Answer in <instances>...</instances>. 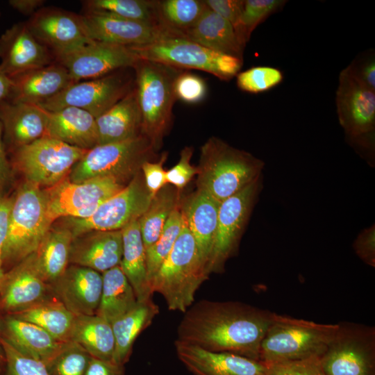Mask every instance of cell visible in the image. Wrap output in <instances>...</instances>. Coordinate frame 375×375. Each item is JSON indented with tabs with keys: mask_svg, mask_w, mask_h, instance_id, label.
<instances>
[{
	"mask_svg": "<svg viewBox=\"0 0 375 375\" xmlns=\"http://www.w3.org/2000/svg\"><path fill=\"white\" fill-rule=\"evenodd\" d=\"M140 60L129 47L93 41L55 58L74 82L102 77L115 70L133 67Z\"/></svg>",
	"mask_w": 375,
	"mask_h": 375,
	"instance_id": "obj_17",
	"label": "cell"
},
{
	"mask_svg": "<svg viewBox=\"0 0 375 375\" xmlns=\"http://www.w3.org/2000/svg\"><path fill=\"white\" fill-rule=\"evenodd\" d=\"M91 358L81 346L69 340L45 365L51 375H85Z\"/></svg>",
	"mask_w": 375,
	"mask_h": 375,
	"instance_id": "obj_41",
	"label": "cell"
},
{
	"mask_svg": "<svg viewBox=\"0 0 375 375\" xmlns=\"http://www.w3.org/2000/svg\"><path fill=\"white\" fill-rule=\"evenodd\" d=\"M264 162L212 137L202 146L197 189L221 203L261 178Z\"/></svg>",
	"mask_w": 375,
	"mask_h": 375,
	"instance_id": "obj_2",
	"label": "cell"
},
{
	"mask_svg": "<svg viewBox=\"0 0 375 375\" xmlns=\"http://www.w3.org/2000/svg\"><path fill=\"white\" fill-rule=\"evenodd\" d=\"M339 122L345 135L356 145L374 147L375 91L359 81L347 68L339 75L335 97Z\"/></svg>",
	"mask_w": 375,
	"mask_h": 375,
	"instance_id": "obj_12",
	"label": "cell"
},
{
	"mask_svg": "<svg viewBox=\"0 0 375 375\" xmlns=\"http://www.w3.org/2000/svg\"><path fill=\"white\" fill-rule=\"evenodd\" d=\"M135 71V90L142 117V135L158 147L172 119L176 100L174 85L180 73L177 68L140 59Z\"/></svg>",
	"mask_w": 375,
	"mask_h": 375,
	"instance_id": "obj_6",
	"label": "cell"
},
{
	"mask_svg": "<svg viewBox=\"0 0 375 375\" xmlns=\"http://www.w3.org/2000/svg\"><path fill=\"white\" fill-rule=\"evenodd\" d=\"M265 375V374H264Z\"/></svg>",
	"mask_w": 375,
	"mask_h": 375,
	"instance_id": "obj_60",
	"label": "cell"
},
{
	"mask_svg": "<svg viewBox=\"0 0 375 375\" xmlns=\"http://www.w3.org/2000/svg\"><path fill=\"white\" fill-rule=\"evenodd\" d=\"M4 365L0 366V375L3 374Z\"/></svg>",
	"mask_w": 375,
	"mask_h": 375,
	"instance_id": "obj_58",
	"label": "cell"
},
{
	"mask_svg": "<svg viewBox=\"0 0 375 375\" xmlns=\"http://www.w3.org/2000/svg\"><path fill=\"white\" fill-rule=\"evenodd\" d=\"M158 312L159 308L151 299L138 301L135 307L111 323L115 342V362L124 365L128 361L135 340Z\"/></svg>",
	"mask_w": 375,
	"mask_h": 375,
	"instance_id": "obj_33",
	"label": "cell"
},
{
	"mask_svg": "<svg viewBox=\"0 0 375 375\" xmlns=\"http://www.w3.org/2000/svg\"><path fill=\"white\" fill-rule=\"evenodd\" d=\"M85 375H125L124 365L92 357Z\"/></svg>",
	"mask_w": 375,
	"mask_h": 375,
	"instance_id": "obj_53",
	"label": "cell"
},
{
	"mask_svg": "<svg viewBox=\"0 0 375 375\" xmlns=\"http://www.w3.org/2000/svg\"><path fill=\"white\" fill-rule=\"evenodd\" d=\"M14 150L17 168L28 182L40 187L61 181L88 151L49 136Z\"/></svg>",
	"mask_w": 375,
	"mask_h": 375,
	"instance_id": "obj_9",
	"label": "cell"
},
{
	"mask_svg": "<svg viewBox=\"0 0 375 375\" xmlns=\"http://www.w3.org/2000/svg\"><path fill=\"white\" fill-rule=\"evenodd\" d=\"M181 35L215 51L243 58L244 46L232 25L208 6L194 25Z\"/></svg>",
	"mask_w": 375,
	"mask_h": 375,
	"instance_id": "obj_30",
	"label": "cell"
},
{
	"mask_svg": "<svg viewBox=\"0 0 375 375\" xmlns=\"http://www.w3.org/2000/svg\"><path fill=\"white\" fill-rule=\"evenodd\" d=\"M73 238L68 227L51 228L31 255L38 272L49 284L57 280L69 266Z\"/></svg>",
	"mask_w": 375,
	"mask_h": 375,
	"instance_id": "obj_32",
	"label": "cell"
},
{
	"mask_svg": "<svg viewBox=\"0 0 375 375\" xmlns=\"http://www.w3.org/2000/svg\"><path fill=\"white\" fill-rule=\"evenodd\" d=\"M203 1L210 9L226 19L232 25L239 40L245 47L241 35V17L244 1L206 0Z\"/></svg>",
	"mask_w": 375,
	"mask_h": 375,
	"instance_id": "obj_47",
	"label": "cell"
},
{
	"mask_svg": "<svg viewBox=\"0 0 375 375\" xmlns=\"http://www.w3.org/2000/svg\"><path fill=\"white\" fill-rule=\"evenodd\" d=\"M101 296L97 315L110 324L138 303L135 292L119 265L102 273Z\"/></svg>",
	"mask_w": 375,
	"mask_h": 375,
	"instance_id": "obj_35",
	"label": "cell"
},
{
	"mask_svg": "<svg viewBox=\"0 0 375 375\" xmlns=\"http://www.w3.org/2000/svg\"><path fill=\"white\" fill-rule=\"evenodd\" d=\"M12 88V79L0 69V103L9 100Z\"/></svg>",
	"mask_w": 375,
	"mask_h": 375,
	"instance_id": "obj_56",
	"label": "cell"
},
{
	"mask_svg": "<svg viewBox=\"0 0 375 375\" xmlns=\"http://www.w3.org/2000/svg\"><path fill=\"white\" fill-rule=\"evenodd\" d=\"M165 160L164 156L157 162L147 160L141 166L145 185L153 197L167 185L166 171L162 167Z\"/></svg>",
	"mask_w": 375,
	"mask_h": 375,
	"instance_id": "obj_50",
	"label": "cell"
},
{
	"mask_svg": "<svg viewBox=\"0 0 375 375\" xmlns=\"http://www.w3.org/2000/svg\"><path fill=\"white\" fill-rule=\"evenodd\" d=\"M44 110L47 119V136L86 150L98 144L96 118L88 111L76 107Z\"/></svg>",
	"mask_w": 375,
	"mask_h": 375,
	"instance_id": "obj_28",
	"label": "cell"
},
{
	"mask_svg": "<svg viewBox=\"0 0 375 375\" xmlns=\"http://www.w3.org/2000/svg\"><path fill=\"white\" fill-rule=\"evenodd\" d=\"M122 180L112 176L81 183L62 180L44 191L49 221L53 223L62 217H89L105 201L125 187Z\"/></svg>",
	"mask_w": 375,
	"mask_h": 375,
	"instance_id": "obj_10",
	"label": "cell"
},
{
	"mask_svg": "<svg viewBox=\"0 0 375 375\" xmlns=\"http://www.w3.org/2000/svg\"><path fill=\"white\" fill-rule=\"evenodd\" d=\"M56 299L30 256L5 272L0 286L1 314L12 315Z\"/></svg>",
	"mask_w": 375,
	"mask_h": 375,
	"instance_id": "obj_18",
	"label": "cell"
},
{
	"mask_svg": "<svg viewBox=\"0 0 375 375\" xmlns=\"http://www.w3.org/2000/svg\"><path fill=\"white\" fill-rule=\"evenodd\" d=\"M176 355L194 375H264L263 365L240 355L212 352L175 341Z\"/></svg>",
	"mask_w": 375,
	"mask_h": 375,
	"instance_id": "obj_22",
	"label": "cell"
},
{
	"mask_svg": "<svg viewBox=\"0 0 375 375\" xmlns=\"http://www.w3.org/2000/svg\"><path fill=\"white\" fill-rule=\"evenodd\" d=\"M351 73L362 84L375 91V60L374 53H365L347 66Z\"/></svg>",
	"mask_w": 375,
	"mask_h": 375,
	"instance_id": "obj_49",
	"label": "cell"
},
{
	"mask_svg": "<svg viewBox=\"0 0 375 375\" xmlns=\"http://www.w3.org/2000/svg\"><path fill=\"white\" fill-rule=\"evenodd\" d=\"M321 357L326 375H374L375 331L369 326L338 324Z\"/></svg>",
	"mask_w": 375,
	"mask_h": 375,
	"instance_id": "obj_11",
	"label": "cell"
},
{
	"mask_svg": "<svg viewBox=\"0 0 375 375\" xmlns=\"http://www.w3.org/2000/svg\"><path fill=\"white\" fill-rule=\"evenodd\" d=\"M133 81L120 72H112L102 77L74 82L53 97L38 104L49 111L65 107L85 110L98 117L134 87Z\"/></svg>",
	"mask_w": 375,
	"mask_h": 375,
	"instance_id": "obj_14",
	"label": "cell"
},
{
	"mask_svg": "<svg viewBox=\"0 0 375 375\" xmlns=\"http://www.w3.org/2000/svg\"><path fill=\"white\" fill-rule=\"evenodd\" d=\"M102 285L101 273L73 264L50 284L56 298L76 316L97 313Z\"/></svg>",
	"mask_w": 375,
	"mask_h": 375,
	"instance_id": "obj_21",
	"label": "cell"
},
{
	"mask_svg": "<svg viewBox=\"0 0 375 375\" xmlns=\"http://www.w3.org/2000/svg\"><path fill=\"white\" fill-rule=\"evenodd\" d=\"M176 99L188 103H196L202 101L207 93L205 81L199 76L189 73L180 72L174 85Z\"/></svg>",
	"mask_w": 375,
	"mask_h": 375,
	"instance_id": "obj_46",
	"label": "cell"
},
{
	"mask_svg": "<svg viewBox=\"0 0 375 375\" xmlns=\"http://www.w3.org/2000/svg\"><path fill=\"white\" fill-rule=\"evenodd\" d=\"M321 357L312 356L299 360L262 364L264 366L265 375H326Z\"/></svg>",
	"mask_w": 375,
	"mask_h": 375,
	"instance_id": "obj_45",
	"label": "cell"
},
{
	"mask_svg": "<svg viewBox=\"0 0 375 375\" xmlns=\"http://www.w3.org/2000/svg\"><path fill=\"white\" fill-rule=\"evenodd\" d=\"M122 257V230L95 231L73 238L69 264L103 273L120 264Z\"/></svg>",
	"mask_w": 375,
	"mask_h": 375,
	"instance_id": "obj_23",
	"label": "cell"
},
{
	"mask_svg": "<svg viewBox=\"0 0 375 375\" xmlns=\"http://www.w3.org/2000/svg\"><path fill=\"white\" fill-rule=\"evenodd\" d=\"M3 135V126L0 120V190L9 183L10 178V167L6 156Z\"/></svg>",
	"mask_w": 375,
	"mask_h": 375,
	"instance_id": "obj_54",
	"label": "cell"
},
{
	"mask_svg": "<svg viewBox=\"0 0 375 375\" xmlns=\"http://www.w3.org/2000/svg\"><path fill=\"white\" fill-rule=\"evenodd\" d=\"M43 0H10L9 5L20 13L32 16L44 3Z\"/></svg>",
	"mask_w": 375,
	"mask_h": 375,
	"instance_id": "obj_55",
	"label": "cell"
},
{
	"mask_svg": "<svg viewBox=\"0 0 375 375\" xmlns=\"http://www.w3.org/2000/svg\"><path fill=\"white\" fill-rule=\"evenodd\" d=\"M153 149L151 141L142 134L122 142L98 144L88 150L73 167L69 181L81 183L107 176L123 179L141 169Z\"/></svg>",
	"mask_w": 375,
	"mask_h": 375,
	"instance_id": "obj_8",
	"label": "cell"
},
{
	"mask_svg": "<svg viewBox=\"0 0 375 375\" xmlns=\"http://www.w3.org/2000/svg\"><path fill=\"white\" fill-rule=\"evenodd\" d=\"M238 87L249 93L266 92L281 83L283 73L277 68L258 66L249 68L237 75Z\"/></svg>",
	"mask_w": 375,
	"mask_h": 375,
	"instance_id": "obj_42",
	"label": "cell"
},
{
	"mask_svg": "<svg viewBox=\"0 0 375 375\" xmlns=\"http://www.w3.org/2000/svg\"><path fill=\"white\" fill-rule=\"evenodd\" d=\"M1 338L19 352L48 363L65 342H60L39 326L13 315L1 314Z\"/></svg>",
	"mask_w": 375,
	"mask_h": 375,
	"instance_id": "obj_25",
	"label": "cell"
},
{
	"mask_svg": "<svg viewBox=\"0 0 375 375\" xmlns=\"http://www.w3.org/2000/svg\"><path fill=\"white\" fill-rule=\"evenodd\" d=\"M206 7L203 1L198 0L158 1L160 21L169 30L183 34L194 25Z\"/></svg>",
	"mask_w": 375,
	"mask_h": 375,
	"instance_id": "obj_39",
	"label": "cell"
},
{
	"mask_svg": "<svg viewBox=\"0 0 375 375\" xmlns=\"http://www.w3.org/2000/svg\"><path fill=\"white\" fill-rule=\"evenodd\" d=\"M219 204L206 192L197 189L185 200L181 209L206 271L214 247Z\"/></svg>",
	"mask_w": 375,
	"mask_h": 375,
	"instance_id": "obj_27",
	"label": "cell"
},
{
	"mask_svg": "<svg viewBox=\"0 0 375 375\" xmlns=\"http://www.w3.org/2000/svg\"><path fill=\"white\" fill-rule=\"evenodd\" d=\"M274 314L240 301L201 300L184 312L176 340L259 361L260 343Z\"/></svg>",
	"mask_w": 375,
	"mask_h": 375,
	"instance_id": "obj_1",
	"label": "cell"
},
{
	"mask_svg": "<svg viewBox=\"0 0 375 375\" xmlns=\"http://www.w3.org/2000/svg\"><path fill=\"white\" fill-rule=\"evenodd\" d=\"M36 40L54 58L94 41L89 36L82 15L58 8H41L26 22Z\"/></svg>",
	"mask_w": 375,
	"mask_h": 375,
	"instance_id": "obj_16",
	"label": "cell"
},
{
	"mask_svg": "<svg viewBox=\"0 0 375 375\" xmlns=\"http://www.w3.org/2000/svg\"><path fill=\"white\" fill-rule=\"evenodd\" d=\"M129 47L140 59L201 70L223 81L236 76L243 63L242 59L208 49L172 31L151 44Z\"/></svg>",
	"mask_w": 375,
	"mask_h": 375,
	"instance_id": "obj_7",
	"label": "cell"
},
{
	"mask_svg": "<svg viewBox=\"0 0 375 375\" xmlns=\"http://www.w3.org/2000/svg\"><path fill=\"white\" fill-rule=\"evenodd\" d=\"M285 2L283 0L244 1L241 17V35L245 44L254 29L270 15L281 9Z\"/></svg>",
	"mask_w": 375,
	"mask_h": 375,
	"instance_id": "obj_43",
	"label": "cell"
},
{
	"mask_svg": "<svg viewBox=\"0 0 375 375\" xmlns=\"http://www.w3.org/2000/svg\"><path fill=\"white\" fill-rule=\"evenodd\" d=\"M5 354L2 375H51L40 360L25 355L1 338Z\"/></svg>",
	"mask_w": 375,
	"mask_h": 375,
	"instance_id": "obj_44",
	"label": "cell"
},
{
	"mask_svg": "<svg viewBox=\"0 0 375 375\" xmlns=\"http://www.w3.org/2000/svg\"><path fill=\"white\" fill-rule=\"evenodd\" d=\"M96 124L98 144L122 142L142 134V117L135 88L97 117Z\"/></svg>",
	"mask_w": 375,
	"mask_h": 375,
	"instance_id": "obj_29",
	"label": "cell"
},
{
	"mask_svg": "<svg viewBox=\"0 0 375 375\" xmlns=\"http://www.w3.org/2000/svg\"><path fill=\"white\" fill-rule=\"evenodd\" d=\"M122 257L119 266L131 285L138 301L151 299L147 272L146 249L138 219L122 229Z\"/></svg>",
	"mask_w": 375,
	"mask_h": 375,
	"instance_id": "obj_31",
	"label": "cell"
},
{
	"mask_svg": "<svg viewBox=\"0 0 375 375\" xmlns=\"http://www.w3.org/2000/svg\"><path fill=\"white\" fill-rule=\"evenodd\" d=\"M83 20L90 38L94 41L124 47L151 44L171 30L101 11H86Z\"/></svg>",
	"mask_w": 375,
	"mask_h": 375,
	"instance_id": "obj_19",
	"label": "cell"
},
{
	"mask_svg": "<svg viewBox=\"0 0 375 375\" xmlns=\"http://www.w3.org/2000/svg\"><path fill=\"white\" fill-rule=\"evenodd\" d=\"M83 2L86 11L106 12L131 20L152 25H162L159 18L158 1L144 0H87Z\"/></svg>",
	"mask_w": 375,
	"mask_h": 375,
	"instance_id": "obj_38",
	"label": "cell"
},
{
	"mask_svg": "<svg viewBox=\"0 0 375 375\" xmlns=\"http://www.w3.org/2000/svg\"><path fill=\"white\" fill-rule=\"evenodd\" d=\"M0 15H1V13H0Z\"/></svg>",
	"mask_w": 375,
	"mask_h": 375,
	"instance_id": "obj_59",
	"label": "cell"
},
{
	"mask_svg": "<svg viewBox=\"0 0 375 375\" xmlns=\"http://www.w3.org/2000/svg\"><path fill=\"white\" fill-rule=\"evenodd\" d=\"M51 224L44 191L26 181L11 198L3 254L5 272L38 249Z\"/></svg>",
	"mask_w": 375,
	"mask_h": 375,
	"instance_id": "obj_5",
	"label": "cell"
},
{
	"mask_svg": "<svg viewBox=\"0 0 375 375\" xmlns=\"http://www.w3.org/2000/svg\"><path fill=\"white\" fill-rule=\"evenodd\" d=\"M208 276L184 220L172 249L149 283L151 292L160 294L169 310L184 313L192 305L197 290Z\"/></svg>",
	"mask_w": 375,
	"mask_h": 375,
	"instance_id": "obj_3",
	"label": "cell"
},
{
	"mask_svg": "<svg viewBox=\"0 0 375 375\" xmlns=\"http://www.w3.org/2000/svg\"><path fill=\"white\" fill-rule=\"evenodd\" d=\"M11 315L39 326L60 342L71 339L75 315L57 299Z\"/></svg>",
	"mask_w": 375,
	"mask_h": 375,
	"instance_id": "obj_36",
	"label": "cell"
},
{
	"mask_svg": "<svg viewBox=\"0 0 375 375\" xmlns=\"http://www.w3.org/2000/svg\"><path fill=\"white\" fill-rule=\"evenodd\" d=\"M0 120L5 140L13 149L47 136V116L38 104L2 101Z\"/></svg>",
	"mask_w": 375,
	"mask_h": 375,
	"instance_id": "obj_26",
	"label": "cell"
},
{
	"mask_svg": "<svg viewBox=\"0 0 375 375\" xmlns=\"http://www.w3.org/2000/svg\"><path fill=\"white\" fill-rule=\"evenodd\" d=\"M260 186L261 178L220 203L208 275L223 272L225 262L236 250Z\"/></svg>",
	"mask_w": 375,
	"mask_h": 375,
	"instance_id": "obj_15",
	"label": "cell"
},
{
	"mask_svg": "<svg viewBox=\"0 0 375 375\" xmlns=\"http://www.w3.org/2000/svg\"><path fill=\"white\" fill-rule=\"evenodd\" d=\"M152 198L144 178L136 174L127 185L105 201L89 217H69L68 228L74 238L90 231L122 230L141 217Z\"/></svg>",
	"mask_w": 375,
	"mask_h": 375,
	"instance_id": "obj_13",
	"label": "cell"
},
{
	"mask_svg": "<svg viewBox=\"0 0 375 375\" xmlns=\"http://www.w3.org/2000/svg\"><path fill=\"white\" fill-rule=\"evenodd\" d=\"M177 207V192L172 186L166 185L152 198L147 209L138 219L145 249L158 240L166 222Z\"/></svg>",
	"mask_w": 375,
	"mask_h": 375,
	"instance_id": "obj_37",
	"label": "cell"
},
{
	"mask_svg": "<svg viewBox=\"0 0 375 375\" xmlns=\"http://www.w3.org/2000/svg\"><path fill=\"white\" fill-rule=\"evenodd\" d=\"M353 247L356 255L367 265L375 267V226L363 229L355 239Z\"/></svg>",
	"mask_w": 375,
	"mask_h": 375,
	"instance_id": "obj_51",
	"label": "cell"
},
{
	"mask_svg": "<svg viewBox=\"0 0 375 375\" xmlns=\"http://www.w3.org/2000/svg\"><path fill=\"white\" fill-rule=\"evenodd\" d=\"M1 312L0 309V318H1ZM5 365V354L4 351L2 347L1 344V333H0V366Z\"/></svg>",
	"mask_w": 375,
	"mask_h": 375,
	"instance_id": "obj_57",
	"label": "cell"
},
{
	"mask_svg": "<svg viewBox=\"0 0 375 375\" xmlns=\"http://www.w3.org/2000/svg\"><path fill=\"white\" fill-rule=\"evenodd\" d=\"M339 324L274 314L260 346L259 362L272 363L322 356Z\"/></svg>",
	"mask_w": 375,
	"mask_h": 375,
	"instance_id": "obj_4",
	"label": "cell"
},
{
	"mask_svg": "<svg viewBox=\"0 0 375 375\" xmlns=\"http://www.w3.org/2000/svg\"><path fill=\"white\" fill-rule=\"evenodd\" d=\"M10 206L11 198L0 195V286L5 274L3 263V254L7 235Z\"/></svg>",
	"mask_w": 375,
	"mask_h": 375,
	"instance_id": "obj_52",
	"label": "cell"
},
{
	"mask_svg": "<svg viewBox=\"0 0 375 375\" xmlns=\"http://www.w3.org/2000/svg\"><path fill=\"white\" fill-rule=\"evenodd\" d=\"M70 340L81 346L93 358L113 359L115 342L111 324L97 314L75 315Z\"/></svg>",
	"mask_w": 375,
	"mask_h": 375,
	"instance_id": "obj_34",
	"label": "cell"
},
{
	"mask_svg": "<svg viewBox=\"0 0 375 375\" xmlns=\"http://www.w3.org/2000/svg\"><path fill=\"white\" fill-rule=\"evenodd\" d=\"M183 225V214L177 207L166 222L160 237L146 249L147 272L149 283L172 249Z\"/></svg>",
	"mask_w": 375,
	"mask_h": 375,
	"instance_id": "obj_40",
	"label": "cell"
},
{
	"mask_svg": "<svg viewBox=\"0 0 375 375\" xmlns=\"http://www.w3.org/2000/svg\"><path fill=\"white\" fill-rule=\"evenodd\" d=\"M13 88L8 101L40 104L74 83L67 70L56 61L12 78Z\"/></svg>",
	"mask_w": 375,
	"mask_h": 375,
	"instance_id": "obj_24",
	"label": "cell"
},
{
	"mask_svg": "<svg viewBox=\"0 0 375 375\" xmlns=\"http://www.w3.org/2000/svg\"><path fill=\"white\" fill-rule=\"evenodd\" d=\"M192 155V149L190 147H185L181 151L179 161L166 172L167 183L176 189H182L197 174V168L190 163Z\"/></svg>",
	"mask_w": 375,
	"mask_h": 375,
	"instance_id": "obj_48",
	"label": "cell"
},
{
	"mask_svg": "<svg viewBox=\"0 0 375 375\" xmlns=\"http://www.w3.org/2000/svg\"><path fill=\"white\" fill-rule=\"evenodd\" d=\"M53 57L33 35L26 22L13 24L0 36V69L11 78L53 62Z\"/></svg>",
	"mask_w": 375,
	"mask_h": 375,
	"instance_id": "obj_20",
	"label": "cell"
}]
</instances>
